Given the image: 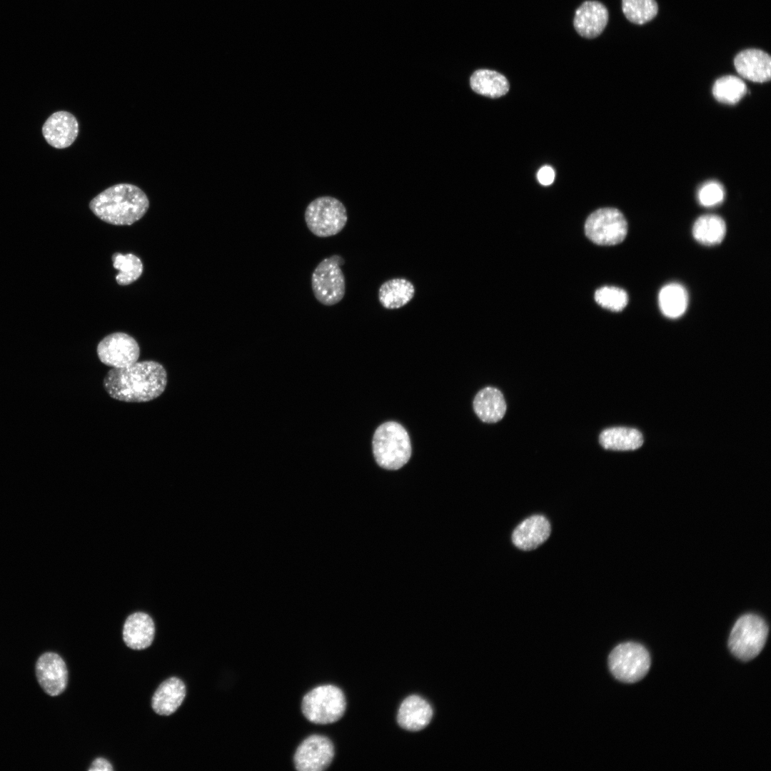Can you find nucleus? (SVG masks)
Returning <instances> with one entry per match:
<instances>
[{
    "mask_svg": "<svg viewBox=\"0 0 771 771\" xmlns=\"http://www.w3.org/2000/svg\"><path fill=\"white\" fill-rule=\"evenodd\" d=\"M166 384L164 367L153 361L113 368L104 379V387L112 398L128 403L154 400L163 393Z\"/></svg>",
    "mask_w": 771,
    "mask_h": 771,
    "instance_id": "1",
    "label": "nucleus"
},
{
    "mask_svg": "<svg viewBox=\"0 0 771 771\" xmlns=\"http://www.w3.org/2000/svg\"><path fill=\"white\" fill-rule=\"evenodd\" d=\"M149 207L146 193L131 183L114 185L95 196L89 203L93 213L106 223L131 225L141 219Z\"/></svg>",
    "mask_w": 771,
    "mask_h": 771,
    "instance_id": "2",
    "label": "nucleus"
},
{
    "mask_svg": "<svg viewBox=\"0 0 771 771\" xmlns=\"http://www.w3.org/2000/svg\"><path fill=\"white\" fill-rule=\"evenodd\" d=\"M373 453L378 465L387 470H398L409 460L411 443L408 432L394 421L386 422L375 430Z\"/></svg>",
    "mask_w": 771,
    "mask_h": 771,
    "instance_id": "3",
    "label": "nucleus"
},
{
    "mask_svg": "<svg viewBox=\"0 0 771 771\" xmlns=\"http://www.w3.org/2000/svg\"><path fill=\"white\" fill-rule=\"evenodd\" d=\"M346 708L343 691L333 685L317 686L303 697L301 710L310 722L328 725L340 720Z\"/></svg>",
    "mask_w": 771,
    "mask_h": 771,
    "instance_id": "4",
    "label": "nucleus"
},
{
    "mask_svg": "<svg viewBox=\"0 0 771 771\" xmlns=\"http://www.w3.org/2000/svg\"><path fill=\"white\" fill-rule=\"evenodd\" d=\"M304 219L308 230L320 238L339 233L348 221L347 209L338 198L331 196H320L306 207Z\"/></svg>",
    "mask_w": 771,
    "mask_h": 771,
    "instance_id": "5",
    "label": "nucleus"
},
{
    "mask_svg": "<svg viewBox=\"0 0 771 771\" xmlns=\"http://www.w3.org/2000/svg\"><path fill=\"white\" fill-rule=\"evenodd\" d=\"M768 635L765 620L755 614H745L735 623L728 640L730 650L736 657L748 661L757 656Z\"/></svg>",
    "mask_w": 771,
    "mask_h": 771,
    "instance_id": "6",
    "label": "nucleus"
},
{
    "mask_svg": "<svg viewBox=\"0 0 771 771\" xmlns=\"http://www.w3.org/2000/svg\"><path fill=\"white\" fill-rule=\"evenodd\" d=\"M344 259L333 255L323 259L311 276V287L316 299L323 305L331 306L339 303L346 293L345 276L341 266Z\"/></svg>",
    "mask_w": 771,
    "mask_h": 771,
    "instance_id": "7",
    "label": "nucleus"
},
{
    "mask_svg": "<svg viewBox=\"0 0 771 771\" xmlns=\"http://www.w3.org/2000/svg\"><path fill=\"white\" fill-rule=\"evenodd\" d=\"M608 666L618 680L633 683L642 680L649 671L650 657L642 645L628 642L617 645L608 657Z\"/></svg>",
    "mask_w": 771,
    "mask_h": 771,
    "instance_id": "8",
    "label": "nucleus"
},
{
    "mask_svg": "<svg viewBox=\"0 0 771 771\" xmlns=\"http://www.w3.org/2000/svg\"><path fill=\"white\" fill-rule=\"evenodd\" d=\"M585 232L593 243L612 246L624 240L628 232V224L623 213L617 208H602L588 217Z\"/></svg>",
    "mask_w": 771,
    "mask_h": 771,
    "instance_id": "9",
    "label": "nucleus"
},
{
    "mask_svg": "<svg viewBox=\"0 0 771 771\" xmlns=\"http://www.w3.org/2000/svg\"><path fill=\"white\" fill-rule=\"evenodd\" d=\"M335 751L329 738L320 735L306 737L293 755V764L298 771H322L333 761Z\"/></svg>",
    "mask_w": 771,
    "mask_h": 771,
    "instance_id": "10",
    "label": "nucleus"
},
{
    "mask_svg": "<svg viewBox=\"0 0 771 771\" xmlns=\"http://www.w3.org/2000/svg\"><path fill=\"white\" fill-rule=\"evenodd\" d=\"M99 360L113 368H124L137 362L140 348L136 341L125 333L117 332L104 338L97 346Z\"/></svg>",
    "mask_w": 771,
    "mask_h": 771,
    "instance_id": "11",
    "label": "nucleus"
},
{
    "mask_svg": "<svg viewBox=\"0 0 771 771\" xmlns=\"http://www.w3.org/2000/svg\"><path fill=\"white\" fill-rule=\"evenodd\" d=\"M37 680L46 693L57 696L68 684V670L64 660L55 652L41 655L36 663Z\"/></svg>",
    "mask_w": 771,
    "mask_h": 771,
    "instance_id": "12",
    "label": "nucleus"
},
{
    "mask_svg": "<svg viewBox=\"0 0 771 771\" xmlns=\"http://www.w3.org/2000/svg\"><path fill=\"white\" fill-rule=\"evenodd\" d=\"M42 133L49 144L56 148L70 146L79 134L76 117L66 111L51 114L42 127Z\"/></svg>",
    "mask_w": 771,
    "mask_h": 771,
    "instance_id": "13",
    "label": "nucleus"
},
{
    "mask_svg": "<svg viewBox=\"0 0 771 771\" xmlns=\"http://www.w3.org/2000/svg\"><path fill=\"white\" fill-rule=\"evenodd\" d=\"M608 21L606 7L597 1H586L576 10L573 25L576 31L585 38L599 36Z\"/></svg>",
    "mask_w": 771,
    "mask_h": 771,
    "instance_id": "14",
    "label": "nucleus"
},
{
    "mask_svg": "<svg viewBox=\"0 0 771 771\" xmlns=\"http://www.w3.org/2000/svg\"><path fill=\"white\" fill-rule=\"evenodd\" d=\"M737 72L744 79L764 83L771 78V58L766 52L756 49L740 51L734 59Z\"/></svg>",
    "mask_w": 771,
    "mask_h": 771,
    "instance_id": "15",
    "label": "nucleus"
},
{
    "mask_svg": "<svg viewBox=\"0 0 771 771\" xmlns=\"http://www.w3.org/2000/svg\"><path fill=\"white\" fill-rule=\"evenodd\" d=\"M551 527L548 520L540 515H532L522 521L512 534L513 544L523 550L537 548L550 536Z\"/></svg>",
    "mask_w": 771,
    "mask_h": 771,
    "instance_id": "16",
    "label": "nucleus"
},
{
    "mask_svg": "<svg viewBox=\"0 0 771 771\" xmlns=\"http://www.w3.org/2000/svg\"><path fill=\"white\" fill-rule=\"evenodd\" d=\"M155 635L153 619L146 613L136 612L126 620L122 636L126 645L133 650H143L151 645Z\"/></svg>",
    "mask_w": 771,
    "mask_h": 771,
    "instance_id": "17",
    "label": "nucleus"
},
{
    "mask_svg": "<svg viewBox=\"0 0 771 771\" xmlns=\"http://www.w3.org/2000/svg\"><path fill=\"white\" fill-rule=\"evenodd\" d=\"M433 717L430 705L418 695H410L401 703L397 715L399 725L409 731L425 728Z\"/></svg>",
    "mask_w": 771,
    "mask_h": 771,
    "instance_id": "18",
    "label": "nucleus"
},
{
    "mask_svg": "<svg viewBox=\"0 0 771 771\" xmlns=\"http://www.w3.org/2000/svg\"><path fill=\"white\" fill-rule=\"evenodd\" d=\"M186 695L184 682L176 677L164 680L156 690L151 707L160 715H170L181 705Z\"/></svg>",
    "mask_w": 771,
    "mask_h": 771,
    "instance_id": "19",
    "label": "nucleus"
},
{
    "mask_svg": "<svg viewBox=\"0 0 771 771\" xmlns=\"http://www.w3.org/2000/svg\"><path fill=\"white\" fill-rule=\"evenodd\" d=\"M473 410L484 423L500 421L505 414L507 405L502 392L496 388L485 387L478 392L473 400Z\"/></svg>",
    "mask_w": 771,
    "mask_h": 771,
    "instance_id": "20",
    "label": "nucleus"
},
{
    "mask_svg": "<svg viewBox=\"0 0 771 771\" xmlns=\"http://www.w3.org/2000/svg\"><path fill=\"white\" fill-rule=\"evenodd\" d=\"M415 293V286L411 281L405 278H393L381 284L378 297L383 308L394 310L407 305L413 298Z\"/></svg>",
    "mask_w": 771,
    "mask_h": 771,
    "instance_id": "21",
    "label": "nucleus"
},
{
    "mask_svg": "<svg viewBox=\"0 0 771 771\" xmlns=\"http://www.w3.org/2000/svg\"><path fill=\"white\" fill-rule=\"evenodd\" d=\"M469 86L474 93L489 98L500 97L509 90L505 76L487 69L475 70L470 77Z\"/></svg>",
    "mask_w": 771,
    "mask_h": 771,
    "instance_id": "22",
    "label": "nucleus"
},
{
    "mask_svg": "<svg viewBox=\"0 0 771 771\" xmlns=\"http://www.w3.org/2000/svg\"><path fill=\"white\" fill-rule=\"evenodd\" d=\"M600 445L613 450H633L643 443L642 433L635 428L613 427L603 430L599 436Z\"/></svg>",
    "mask_w": 771,
    "mask_h": 771,
    "instance_id": "23",
    "label": "nucleus"
},
{
    "mask_svg": "<svg viewBox=\"0 0 771 771\" xmlns=\"http://www.w3.org/2000/svg\"><path fill=\"white\" fill-rule=\"evenodd\" d=\"M725 233L726 226L723 219L712 214L699 217L692 227V235L695 240L706 246L720 243Z\"/></svg>",
    "mask_w": 771,
    "mask_h": 771,
    "instance_id": "24",
    "label": "nucleus"
},
{
    "mask_svg": "<svg viewBox=\"0 0 771 771\" xmlns=\"http://www.w3.org/2000/svg\"><path fill=\"white\" fill-rule=\"evenodd\" d=\"M658 300L662 313L668 318H676L686 310L687 293L681 285L670 283L660 290Z\"/></svg>",
    "mask_w": 771,
    "mask_h": 771,
    "instance_id": "25",
    "label": "nucleus"
},
{
    "mask_svg": "<svg viewBox=\"0 0 771 771\" xmlns=\"http://www.w3.org/2000/svg\"><path fill=\"white\" fill-rule=\"evenodd\" d=\"M747 93L744 81L733 75H727L717 79L712 87L714 97L719 102L727 104L737 103Z\"/></svg>",
    "mask_w": 771,
    "mask_h": 771,
    "instance_id": "26",
    "label": "nucleus"
},
{
    "mask_svg": "<svg viewBox=\"0 0 771 771\" xmlns=\"http://www.w3.org/2000/svg\"><path fill=\"white\" fill-rule=\"evenodd\" d=\"M114 267L119 271L116 276L118 284L126 286L136 281L142 274L143 263L132 253L122 255L116 253L112 256Z\"/></svg>",
    "mask_w": 771,
    "mask_h": 771,
    "instance_id": "27",
    "label": "nucleus"
},
{
    "mask_svg": "<svg viewBox=\"0 0 771 771\" xmlns=\"http://www.w3.org/2000/svg\"><path fill=\"white\" fill-rule=\"evenodd\" d=\"M622 9L625 17L636 24L651 21L658 11L655 0H622Z\"/></svg>",
    "mask_w": 771,
    "mask_h": 771,
    "instance_id": "28",
    "label": "nucleus"
},
{
    "mask_svg": "<svg viewBox=\"0 0 771 771\" xmlns=\"http://www.w3.org/2000/svg\"><path fill=\"white\" fill-rule=\"evenodd\" d=\"M595 299L602 307L615 312L621 311L628 302L627 293L614 286H604L598 289Z\"/></svg>",
    "mask_w": 771,
    "mask_h": 771,
    "instance_id": "29",
    "label": "nucleus"
},
{
    "mask_svg": "<svg viewBox=\"0 0 771 771\" xmlns=\"http://www.w3.org/2000/svg\"><path fill=\"white\" fill-rule=\"evenodd\" d=\"M725 196L723 186L719 182L710 181L705 183L698 190L697 198L704 206H713L721 203Z\"/></svg>",
    "mask_w": 771,
    "mask_h": 771,
    "instance_id": "30",
    "label": "nucleus"
},
{
    "mask_svg": "<svg viewBox=\"0 0 771 771\" xmlns=\"http://www.w3.org/2000/svg\"><path fill=\"white\" fill-rule=\"evenodd\" d=\"M537 178L542 185H550L555 179V171L550 166H544L538 171Z\"/></svg>",
    "mask_w": 771,
    "mask_h": 771,
    "instance_id": "31",
    "label": "nucleus"
},
{
    "mask_svg": "<svg viewBox=\"0 0 771 771\" xmlns=\"http://www.w3.org/2000/svg\"><path fill=\"white\" fill-rule=\"evenodd\" d=\"M113 770L112 765L102 757L94 760L89 769V771H112Z\"/></svg>",
    "mask_w": 771,
    "mask_h": 771,
    "instance_id": "32",
    "label": "nucleus"
}]
</instances>
